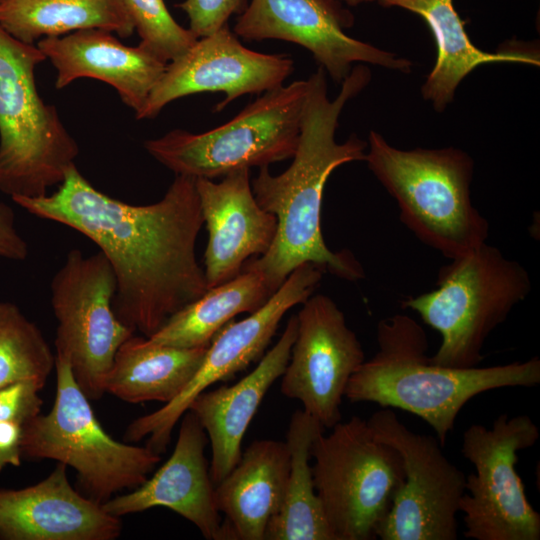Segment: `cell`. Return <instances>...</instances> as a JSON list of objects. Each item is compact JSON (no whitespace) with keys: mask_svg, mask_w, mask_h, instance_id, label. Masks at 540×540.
I'll use <instances>...</instances> for the list:
<instances>
[{"mask_svg":"<svg viewBox=\"0 0 540 540\" xmlns=\"http://www.w3.org/2000/svg\"><path fill=\"white\" fill-rule=\"evenodd\" d=\"M290 467L286 442H252L214 490L225 515L221 539L264 540L269 521L280 509Z\"/></svg>","mask_w":540,"mask_h":540,"instance_id":"obj_22","label":"cell"},{"mask_svg":"<svg viewBox=\"0 0 540 540\" xmlns=\"http://www.w3.org/2000/svg\"><path fill=\"white\" fill-rule=\"evenodd\" d=\"M37 46L57 71V89L80 78L97 79L111 85L135 114L168 64L139 44L126 46L112 32L97 28L45 37Z\"/></svg>","mask_w":540,"mask_h":540,"instance_id":"obj_20","label":"cell"},{"mask_svg":"<svg viewBox=\"0 0 540 540\" xmlns=\"http://www.w3.org/2000/svg\"><path fill=\"white\" fill-rule=\"evenodd\" d=\"M1 1H2V0H0V2H1Z\"/></svg>","mask_w":540,"mask_h":540,"instance_id":"obj_36","label":"cell"},{"mask_svg":"<svg viewBox=\"0 0 540 540\" xmlns=\"http://www.w3.org/2000/svg\"><path fill=\"white\" fill-rule=\"evenodd\" d=\"M365 160L395 199L402 223L425 245L448 259L486 242L489 223L471 200L473 159L455 147L402 150L376 131Z\"/></svg>","mask_w":540,"mask_h":540,"instance_id":"obj_4","label":"cell"},{"mask_svg":"<svg viewBox=\"0 0 540 540\" xmlns=\"http://www.w3.org/2000/svg\"><path fill=\"white\" fill-rule=\"evenodd\" d=\"M0 26L27 44L84 29L124 38L135 30L122 0H2Z\"/></svg>","mask_w":540,"mask_h":540,"instance_id":"obj_26","label":"cell"},{"mask_svg":"<svg viewBox=\"0 0 540 540\" xmlns=\"http://www.w3.org/2000/svg\"><path fill=\"white\" fill-rule=\"evenodd\" d=\"M308 89L296 80L263 93L230 121L203 133L182 129L146 140L145 150L176 175L214 179L292 158Z\"/></svg>","mask_w":540,"mask_h":540,"instance_id":"obj_8","label":"cell"},{"mask_svg":"<svg viewBox=\"0 0 540 540\" xmlns=\"http://www.w3.org/2000/svg\"><path fill=\"white\" fill-rule=\"evenodd\" d=\"M337 1H339L341 3H345V4L350 5V6H356V5L363 2V0H337Z\"/></svg>","mask_w":540,"mask_h":540,"instance_id":"obj_34","label":"cell"},{"mask_svg":"<svg viewBox=\"0 0 540 540\" xmlns=\"http://www.w3.org/2000/svg\"><path fill=\"white\" fill-rule=\"evenodd\" d=\"M23 426L0 421V472L7 466L19 467L22 463L21 441Z\"/></svg>","mask_w":540,"mask_h":540,"instance_id":"obj_33","label":"cell"},{"mask_svg":"<svg viewBox=\"0 0 540 540\" xmlns=\"http://www.w3.org/2000/svg\"><path fill=\"white\" fill-rule=\"evenodd\" d=\"M45 60L37 44L0 26V191L11 198L47 195L79 154L56 108L38 93L35 69Z\"/></svg>","mask_w":540,"mask_h":540,"instance_id":"obj_6","label":"cell"},{"mask_svg":"<svg viewBox=\"0 0 540 540\" xmlns=\"http://www.w3.org/2000/svg\"><path fill=\"white\" fill-rule=\"evenodd\" d=\"M370 79L369 68L357 65L341 82L338 95L330 99L326 72L319 66L307 79L291 165L278 175H272L268 166L261 167L251 182L259 206L276 216L277 232L268 251L248 260L243 269L261 273L272 293L303 263H312L323 272L349 281L364 277L361 264L349 251L333 252L327 247L321 231V207L331 173L343 164L365 160L367 142L353 134L339 143L335 134L345 104Z\"/></svg>","mask_w":540,"mask_h":540,"instance_id":"obj_2","label":"cell"},{"mask_svg":"<svg viewBox=\"0 0 540 540\" xmlns=\"http://www.w3.org/2000/svg\"><path fill=\"white\" fill-rule=\"evenodd\" d=\"M140 37L139 45L168 63L187 52L197 41L188 28L179 25L164 0H122Z\"/></svg>","mask_w":540,"mask_h":540,"instance_id":"obj_29","label":"cell"},{"mask_svg":"<svg viewBox=\"0 0 540 540\" xmlns=\"http://www.w3.org/2000/svg\"><path fill=\"white\" fill-rule=\"evenodd\" d=\"M539 428L527 415H499L490 428L470 425L461 453L474 467L466 476L464 536L474 540H539L540 515L516 471L518 452L535 445Z\"/></svg>","mask_w":540,"mask_h":540,"instance_id":"obj_10","label":"cell"},{"mask_svg":"<svg viewBox=\"0 0 540 540\" xmlns=\"http://www.w3.org/2000/svg\"><path fill=\"white\" fill-rule=\"evenodd\" d=\"M55 355L39 327L12 302L0 301V387L20 380L42 384Z\"/></svg>","mask_w":540,"mask_h":540,"instance_id":"obj_28","label":"cell"},{"mask_svg":"<svg viewBox=\"0 0 540 540\" xmlns=\"http://www.w3.org/2000/svg\"><path fill=\"white\" fill-rule=\"evenodd\" d=\"M56 395L52 408L23 426L22 456L55 460L77 473L78 490L103 505L124 489H135L161 455L112 438L98 421L67 359L55 354Z\"/></svg>","mask_w":540,"mask_h":540,"instance_id":"obj_7","label":"cell"},{"mask_svg":"<svg viewBox=\"0 0 540 540\" xmlns=\"http://www.w3.org/2000/svg\"><path fill=\"white\" fill-rule=\"evenodd\" d=\"M12 200L98 246L116 278L113 311L134 333L152 336L208 289L195 252L204 224L196 178L176 175L161 200L133 205L96 189L74 165L53 194Z\"/></svg>","mask_w":540,"mask_h":540,"instance_id":"obj_1","label":"cell"},{"mask_svg":"<svg viewBox=\"0 0 540 540\" xmlns=\"http://www.w3.org/2000/svg\"><path fill=\"white\" fill-rule=\"evenodd\" d=\"M207 347L181 348L130 336L117 350L105 393L128 403L172 401L202 364Z\"/></svg>","mask_w":540,"mask_h":540,"instance_id":"obj_24","label":"cell"},{"mask_svg":"<svg viewBox=\"0 0 540 540\" xmlns=\"http://www.w3.org/2000/svg\"><path fill=\"white\" fill-rule=\"evenodd\" d=\"M180 420L177 441L167 461L140 486L115 495L102 506L119 518L165 507L193 523L205 539L220 540L222 523L204 453L208 438L191 411Z\"/></svg>","mask_w":540,"mask_h":540,"instance_id":"obj_19","label":"cell"},{"mask_svg":"<svg viewBox=\"0 0 540 540\" xmlns=\"http://www.w3.org/2000/svg\"><path fill=\"white\" fill-rule=\"evenodd\" d=\"M323 273L312 263L301 264L262 307L240 321L227 323L213 337L201 366L179 395L158 410L134 419L126 428L124 439L137 442L148 437L146 446L157 454L164 453L175 425L193 399L214 383L230 379L261 359L283 316L313 294Z\"/></svg>","mask_w":540,"mask_h":540,"instance_id":"obj_13","label":"cell"},{"mask_svg":"<svg viewBox=\"0 0 540 540\" xmlns=\"http://www.w3.org/2000/svg\"><path fill=\"white\" fill-rule=\"evenodd\" d=\"M450 260L435 290L407 298L402 307L441 335L434 363L476 367L487 338L529 296L532 283L523 265L486 242Z\"/></svg>","mask_w":540,"mask_h":540,"instance_id":"obj_5","label":"cell"},{"mask_svg":"<svg viewBox=\"0 0 540 540\" xmlns=\"http://www.w3.org/2000/svg\"><path fill=\"white\" fill-rule=\"evenodd\" d=\"M121 518L75 489L59 463L40 482L0 488L1 540H115Z\"/></svg>","mask_w":540,"mask_h":540,"instance_id":"obj_18","label":"cell"},{"mask_svg":"<svg viewBox=\"0 0 540 540\" xmlns=\"http://www.w3.org/2000/svg\"><path fill=\"white\" fill-rule=\"evenodd\" d=\"M272 294L261 273L242 269L233 279L207 289L181 308L148 338L181 348L208 347L213 337L236 315L255 312Z\"/></svg>","mask_w":540,"mask_h":540,"instance_id":"obj_27","label":"cell"},{"mask_svg":"<svg viewBox=\"0 0 540 540\" xmlns=\"http://www.w3.org/2000/svg\"><path fill=\"white\" fill-rule=\"evenodd\" d=\"M379 4L415 13L429 26L437 57L421 93L438 112L453 101L460 82L479 65L499 62L539 65V52L535 48L512 45L496 53L477 48L468 37L453 0H382Z\"/></svg>","mask_w":540,"mask_h":540,"instance_id":"obj_23","label":"cell"},{"mask_svg":"<svg viewBox=\"0 0 540 540\" xmlns=\"http://www.w3.org/2000/svg\"><path fill=\"white\" fill-rule=\"evenodd\" d=\"M353 21L337 0H251L233 32L247 40L277 39L302 46L337 84L356 62L410 71L412 63L406 58L347 35L344 29Z\"/></svg>","mask_w":540,"mask_h":540,"instance_id":"obj_15","label":"cell"},{"mask_svg":"<svg viewBox=\"0 0 540 540\" xmlns=\"http://www.w3.org/2000/svg\"><path fill=\"white\" fill-rule=\"evenodd\" d=\"M378 351L351 376L345 397L398 408L424 420L444 445L459 412L476 395L540 384V359L532 357L489 367L453 368L428 356L424 328L405 314L379 321Z\"/></svg>","mask_w":540,"mask_h":540,"instance_id":"obj_3","label":"cell"},{"mask_svg":"<svg viewBox=\"0 0 540 540\" xmlns=\"http://www.w3.org/2000/svg\"><path fill=\"white\" fill-rule=\"evenodd\" d=\"M331 429L311 447L326 520L336 540L375 539L404 482L402 457L358 416Z\"/></svg>","mask_w":540,"mask_h":540,"instance_id":"obj_9","label":"cell"},{"mask_svg":"<svg viewBox=\"0 0 540 540\" xmlns=\"http://www.w3.org/2000/svg\"><path fill=\"white\" fill-rule=\"evenodd\" d=\"M374 1L380 3L382 0H363V2H374Z\"/></svg>","mask_w":540,"mask_h":540,"instance_id":"obj_35","label":"cell"},{"mask_svg":"<svg viewBox=\"0 0 540 540\" xmlns=\"http://www.w3.org/2000/svg\"><path fill=\"white\" fill-rule=\"evenodd\" d=\"M50 292L56 355L67 359L86 397L99 400L117 350L135 334L113 311V269L101 251L86 256L72 249L54 274Z\"/></svg>","mask_w":540,"mask_h":540,"instance_id":"obj_11","label":"cell"},{"mask_svg":"<svg viewBox=\"0 0 540 540\" xmlns=\"http://www.w3.org/2000/svg\"><path fill=\"white\" fill-rule=\"evenodd\" d=\"M249 170L232 171L220 182L196 178L209 234L203 269L208 289L236 277L252 256L264 255L275 239L277 218L257 203Z\"/></svg>","mask_w":540,"mask_h":540,"instance_id":"obj_17","label":"cell"},{"mask_svg":"<svg viewBox=\"0 0 540 540\" xmlns=\"http://www.w3.org/2000/svg\"><path fill=\"white\" fill-rule=\"evenodd\" d=\"M45 385L37 380H20L0 387V421L22 426L41 413L40 391Z\"/></svg>","mask_w":540,"mask_h":540,"instance_id":"obj_30","label":"cell"},{"mask_svg":"<svg viewBox=\"0 0 540 540\" xmlns=\"http://www.w3.org/2000/svg\"><path fill=\"white\" fill-rule=\"evenodd\" d=\"M324 427L303 410L293 413L286 444L290 467L283 500L269 521L264 540H336L316 493L311 447Z\"/></svg>","mask_w":540,"mask_h":540,"instance_id":"obj_25","label":"cell"},{"mask_svg":"<svg viewBox=\"0 0 540 540\" xmlns=\"http://www.w3.org/2000/svg\"><path fill=\"white\" fill-rule=\"evenodd\" d=\"M292 315L277 343L237 383L203 391L188 410L199 420L211 444L210 476L216 486L241 457V443L267 391L282 376L297 333Z\"/></svg>","mask_w":540,"mask_h":540,"instance_id":"obj_21","label":"cell"},{"mask_svg":"<svg viewBox=\"0 0 540 540\" xmlns=\"http://www.w3.org/2000/svg\"><path fill=\"white\" fill-rule=\"evenodd\" d=\"M367 421L381 441L399 452L405 471L377 538L456 540L466 475L446 457L437 437L414 432L391 408H381Z\"/></svg>","mask_w":540,"mask_h":540,"instance_id":"obj_12","label":"cell"},{"mask_svg":"<svg viewBox=\"0 0 540 540\" xmlns=\"http://www.w3.org/2000/svg\"><path fill=\"white\" fill-rule=\"evenodd\" d=\"M298 312L297 333L281 376V392L298 400L324 428L341 421L347 384L365 361L364 350L337 304L311 295Z\"/></svg>","mask_w":540,"mask_h":540,"instance_id":"obj_14","label":"cell"},{"mask_svg":"<svg viewBox=\"0 0 540 540\" xmlns=\"http://www.w3.org/2000/svg\"><path fill=\"white\" fill-rule=\"evenodd\" d=\"M247 5V0H185L177 7L188 16L189 29L201 38L226 25L230 16L240 15Z\"/></svg>","mask_w":540,"mask_h":540,"instance_id":"obj_31","label":"cell"},{"mask_svg":"<svg viewBox=\"0 0 540 540\" xmlns=\"http://www.w3.org/2000/svg\"><path fill=\"white\" fill-rule=\"evenodd\" d=\"M293 70L291 57L243 46L226 24L198 38L187 52L168 63L135 115L139 120L154 118L170 102L203 92L225 93L224 100L215 107V111H221L242 95L264 93L283 85Z\"/></svg>","mask_w":540,"mask_h":540,"instance_id":"obj_16","label":"cell"},{"mask_svg":"<svg viewBox=\"0 0 540 540\" xmlns=\"http://www.w3.org/2000/svg\"><path fill=\"white\" fill-rule=\"evenodd\" d=\"M28 255V244L18 233L13 209L0 202V257L22 261Z\"/></svg>","mask_w":540,"mask_h":540,"instance_id":"obj_32","label":"cell"}]
</instances>
